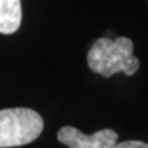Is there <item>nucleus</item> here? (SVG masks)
Masks as SVG:
<instances>
[{"instance_id": "nucleus-1", "label": "nucleus", "mask_w": 148, "mask_h": 148, "mask_svg": "<svg viewBox=\"0 0 148 148\" xmlns=\"http://www.w3.org/2000/svg\"><path fill=\"white\" fill-rule=\"evenodd\" d=\"M133 41L127 37L111 40L97 38L88 52V66L93 73L110 78L116 73L133 75L140 67L138 59L133 55Z\"/></svg>"}, {"instance_id": "nucleus-2", "label": "nucleus", "mask_w": 148, "mask_h": 148, "mask_svg": "<svg viewBox=\"0 0 148 148\" xmlns=\"http://www.w3.org/2000/svg\"><path fill=\"white\" fill-rule=\"evenodd\" d=\"M44 129L41 115L30 108L0 110V148L21 147L34 141Z\"/></svg>"}, {"instance_id": "nucleus-3", "label": "nucleus", "mask_w": 148, "mask_h": 148, "mask_svg": "<svg viewBox=\"0 0 148 148\" xmlns=\"http://www.w3.org/2000/svg\"><path fill=\"white\" fill-rule=\"evenodd\" d=\"M56 137L69 148H112L118 143V134L111 129H101L93 134H84L77 127L63 126Z\"/></svg>"}, {"instance_id": "nucleus-4", "label": "nucleus", "mask_w": 148, "mask_h": 148, "mask_svg": "<svg viewBox=\"0 0 148 148\" xmlns=\"http://www.w3.org/2000/svg\"><path fill=\"white\" fill-rule=\"evenodd\" d=\"M22 21L21 0H0V33H15Z\"/></svg>"}, {"instance_id": "nucleus-5", "label": "nucleus", "mask_w": 148, "mask_h": 148, "mask_svg": "<svg viewBox=\"0 0 148 148\" xmlns=\"http://www.w3.org/2000/svg\"><path fill=\"white\" fill-rule=\"evenodd\" d=\"M112 148H148V144L143 143V141H137V140H129V141L116 143Z\"/></svg>"}]
</instances>
